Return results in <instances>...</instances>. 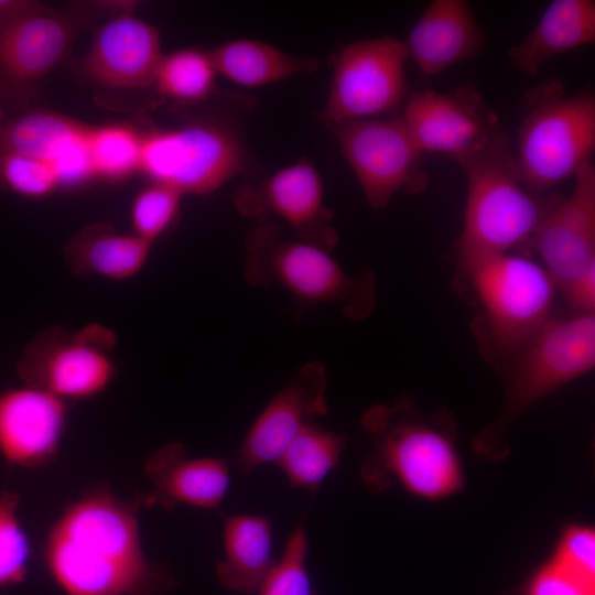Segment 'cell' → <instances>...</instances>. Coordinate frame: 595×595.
<instances>
[{"mask_svg":"<svg viewBox=\"0 0 595 595\" xmlns=\"http://www.w3.org/2000/svg\"><path fill=\"white\" fill-rule=\"evenodd\" d=\"M44 561L64 595H163L175 584L164 565L144 554L137 504L101 486L57 518Z\"/></svg>","mask_w":595,"mask_h":595,"instance_id":"obj_1","label":"cell"},{"mask_svg":"<svg viewBox=\"0 0 595 595\" xmlns=\"http://www.w3.org/2000/svg\"><path fill=\"white\" fill-rule=\"evenodd\" d=\"M457 164L466 177L463 227L456 244V284L490 257L532 247L534 232L551 207L522 183L507 136Z\"/></svg>","mask_w":595,"mask_h":595,"instance_id":"obj_2","label":"cell"},{"mask_svg":"<svg viewBox=\"0 0 595 595\" xmlns=\"http://www.w3.org/2000/svg\"><path fill=\"white\" fill-rule=\"evenodd\" d=\"M360 425L374 447L361 464L365 484L374 491L396 479L409 493L440 499L457 491L462 468L452 428L441 415H425L405 398L371 405Z\"/></svg>","mask_w":595,"mask_h":595,"instance_id":"obj_3","label":"cell"},{"mask_svg":"<svg viewBox=\"0 0 595 595\" xmlns=\"http://www.w3.org/2000/svg\"><path fill=\"white\" fill-rule=\"evenodd\" d=\"M244 277L255 288H282L301 307L335 306L350 321L367 318L376 306L371 271L348 273L329 250L288 237L272 219L256 221L246 236Z\"/></svg>","mask_w":595,"mask_h":595,"instance_id":"obj_4","label":"cell"},{"mask_svg":"<svg viewBox=\"0 0 595 595\" xmlns=\"http://www.w3.org/2000/svg\"><path fill=\"white\" fill-rule=\"evenodd\" d=\"M595 150V95L569 94L550 80L528 90L521 101L513 156L523 185L542 195L591 162Z\"/></svg>","mask_w":595,"mask_h":595,"instance_id":"obj_5","label":"cell"},{"mask_svg":"<svg viewBox=\"0 0 595 595\" xmlns=\"http://www.w3.org/2000/svg\"><path fill=\"white\" fill-rule=\"evenodd\" d=\"M594 367L595 314L552 316L515 357L501 408L475 437V450L504 456L510 429L524 411Z\"/></svg>","mask_w":595,"mask_h":595,"instance_id":"obj_6","label":"cell"},{"mask_svg":"<svg viewBox=\"0 0 595 595\" xmlns=\"http://www.w3.org/2000/svg\"><path fill=\"white\" fill-rule=\"evenodd\" d=\"M466 283L480 305L489 345L505 358H515L552 317L558 288L543 266L524 255L485 259Z\"/></svg>","mask_w":595,"mask_h":595,"instance_id":"obj_7","label":"cell"},{"mask_svg":"<svg viewBox=\"0 0 595 595\" xmlns=\"http://www.w3.org/2000/svg\"><path fill=\"white\" fill-rule=\"evenodd\" d=\"M237 133L221 125L191 122L144 134L141 171L151 183L182 195L212 193L246 167Z\"/></svg>","mask_w":595,"mask_h":595,"instance_id":"obj_8","label":"cell"},{"mask_svg":"<svg viewBox=\"0 0 595 595\" xmlns=\"http://www.w3.org/2000/svg\"><path fill=\"white\" fill-rule=\"evenodd\" d=\"M116 344L115 333L100 324L77 331L50 327L24 347L17 372L23 383L65 402L90 399L102 393L116 377Z\"/></svg>","mask_w":595,"mask_h":595,"instance_id":"obj_9","label":"cell"},{"mask_svg":"<svg viewBox=\"0 0 595 595\" xmlns=\"http://www.w3.org/2000/svg\"><path fill=\"white\" fill-rule=\"evenodd\" d=\"M408 58L404 41L390 35L338 47L331 56L332 82L320 120L329 128L399 107L408 96Z\"/></svg>","mask_w":595,"mask_h":595,"instance_id":"obj_10","label":"cell"},{"mask_svg":"<svg viewBox=\"0 0 595 595\" xmlns=\"http://www.w3.org/2000/svg\"><path fill=\"white\" fill-rule=\"evenodd\" d=\"M329 129L372 209L386 208L401 190L414 194L426 186L423 153L401 117L346 121Z\"/></svg>","mask_w":595,"mask_h":595,"instance_id":"obj_11","label":"cell"},{"mask_svg":"<svg viewBox=\"0 0 595 595\" xmlns=\"http://www.w3.org/2000/svg\"><path fill=\"white\" fill-rule=\"evenodd\" d=\"M125 9V2H94L62 11L41 4L0 25V89L9 96L23 95L65 58L91 14Z\"/></svg>","mask_w":595,"mask_h":595,"instance_id":"obj_12","label":"cell"},{"mask_svg":"<svg viewBox=\"0 0 595 595\" xmlns=\"http://www.w3.org/2000/svg\"><path fill=\"white\" fill-rule=\"evenodd\" d=\"M401 118L422 153L456 163L508 136L476 86L467 83L451 91L409 93Z\"/></svg>","mask_w":595,"mask_h":595,"instance_id":"obj_13","label":"cell"},{"mask_svg":"<svg viewBox=\"0 0 595 595\" xmlns=\"http://www.w3.org/2000/svg\"><path fill=\"white\" fill-rule=\"evenodd\" d=\"M232 203L244 217L256 221L278 217L296 238L329 251L338 242L333 212L324 199L323 180L304 156L259 183L239 186Z\"/></svg>","mask_w":595,"mask_h":595,"instance_id":"obj_14","label":"cell"},{"mask_svg":"<svg viewBox=\"0 0 595 595\" xmlns=\"http://www.w3.org/2000/svg\"><path fill=\"white\" fill-rule=\"evenodd\" d=\"M327 374L320 360L301 366L272 397L245 435L237 454L244 476L257 467L277 462L300 431L326 415Z\"/></svg>","mask_w":595,"mask_h":595,"instance_id":"obj_15","label":"cell"},{"mask_svg":"<svg viewBox=\"0 0 595 595\" xmlns=\"http://www.w3.org/2000/svg\"><path fill=\"white\" fill-rule=\"evenodd\" d=\"M567 197L556 202L539 224L532 248L558 292L595 264V167L585 164L573 177Z\"/></svg>","mask_w":595,"mask_h":595,"instance_id":"obj_16","label":"cell"},{"mask_svg":"<svg viewBox=\"0 0 595 595\" xmlns=\"http://www.w3.org/2000/svg\"><path fill=\"white\" fill-rule=\"evenodd\" d=\"M131 12L112 14L96 32L78 63L85 78L110 88H144L153 84L163 56L160 32Z\"/></svg>","mask_w":595,"mask_h":595,"instance_id":"obj_17","label":"cell"},{"mask_svg":"<svg viewBox=\"0 0 595 595\" xmlns=\"http://www.w3.org/2000/svg\"><path fill=\"white\" fill-rule=\"evenodd\" d=\"M67 402L30 385L0 394V454L12 466L37 467L57 455Z\"/></svg>","mask_w":595,"mask_h":595,"instance_id":"obj_18","label":"cell"},{"mask_svg":"<svg viewBox=\"0 0 595 595\" xmlns=\"http://www.w3.org/2000/svg\"><path fill=\"white\" fill-rule=\"evenodd\" d=\"M89 127L48 110H31L2 122L0 149L20 153L51 166L61 187L94 180L87 137Z\"/></svg>","mask_w":595,"mask_h":595,"instance_id":"obj_19","label":"cell"},{"mask_svg":"<svg viewBox=\"0 0 595 595\" xmlns=\"http://www.w3.org/2000/svg\"><path fill=\"white\" fill-rule=\"evenodd\" d=\"M486 36L465 0H433L404 41L408 57L424 76H435L474 57Z\"/></svg>","mask_w":595,"mask_h":595,"instance_id":"obj_20","label":"cell"},{"mask_svg":"<svg viewBox=\"0 0 595 595\" xmlns=\"http://www.w3.org/2000/svg\"><path fill=\"white\" fill-rule=\"evenodd\" d=\"M144 469L154 488L148 501L169 508L177 504L217 508L229 487V467L225 459L187 458L185 446L178 442L155 451Z\"/></svg>","mask_w":595,"mask_h":595,"instance_id":"obj_21","label":"cell"},{"mask_svg":"<svg viewBox=\"0 0 595 595\" xmlns=\"http://www.w3.org/2000/svg\"><path fill=\"white\" fill-rule=\"evenodd\" d=\"M595 42V1L554 0L531 32L508 51L511 64L534 77L551 58Z\"/></svg>","mask_w":595,"mask_h":595,"instance_id":"obj_22","label":"cell"},{"mask_svg":"<svg viewBox=\"0 0 595 595\" xmlns=\"http://www.w3.org/2000/svg\"><path fill=\"white\" fill-rule=\"evenodd\" d=\"M152 245L132 234L118 232L106 221L78 230L65 245L67 269L76 278L127 280L145 266Z\"/></svg>","mask_w":595,"mask_h":595,"instance_id":"obj_23","label":"cell"},{"mask_svg":"<svg viewBox=\"0 0 595 595\" xmlns=\"http://www.w3.org/2000/svg\"><path fill=\"white\" fill-rule=\"evenodd\" d=\"M223 537L225 556L217 565L218 581L231 592H257L275 564L269 518L257 515L228 517Z\"/></svg>","mask_w":595,"mask_h":595,"instance_id":"obj_24","label":"cell"},{"mask_svg":"<svg viewBox=\"0 0 595 595\" xmlns=\"http://www.w3.org/2000/svg\"><path fill=\"white\" fill-rule=\"evenodd\" d=\"M217 74L248 88L271 85L296 75L316 71V57L289 54L253 39L225 42L209 51Z\"/></svg>","mask_w":595,"mask_h":595,"instance_id":"obj_25","label":"cell"},{"mask_svg":"<svg viewBox=\"0 0 595 595\" xmlns=\"http://www.w3.org/2000/svg\"><path fill=\"white\" fill-rule=\"evenodd\" d=\"M346 436L312 422L292 440L275 462L294 488L316 491L336 467Z\"/></svg>","mask_w":595,"mask_h":595,"instance_id":"obj_26","label":"cell"},{"mask_svg":"<svg viewBox=\"0 0 595 595\" xmlns=\"http://www.w3.org/2000/svg\"><path fill=\"white\" fill-rule=\"evenodd\" d=\"M217 76L209 51L180 48L163 54L152 85L169 99L193 104L212 96Z\"/></svg>","mask_w":595,"mask_h":595,"instance_id":"obj_27","label":"cell"},{"mask_svg":"<svg viewBox=\"0 0 595 595\" xmlns=\"http://www.w3.org/2000/svg\"><path fill=\"white\" fill-rule=\"evenodd\" d=\"M144 134L128 125L89 127L87 148L94 178L122 181L141 171Z\"/></svg>","mask_w":595,"mask_h":595,"instance_id":"obj_28","label":"cell"},{"mask_svg":"<svg viewBox=\"0 0 595 595\" xmlns=\"http://www.w3.org/2000/svg\"><path fill=\"white\" fill-rule=\"evenodd\" d=\"M15 493L0 494V589L21 584L32 556L30 538L22 526Z\"/></svg>","mask_w":595,"mask_h":595,"instance_id":"obj_29","label":"cell"},{"mask_svg":"<svg viewBox=\"0 0 595 595\" xmlns=\"http://www.w3.org/2000/svg\"><path fill=\"white\" fill-rule=\"evenodd\" d=\"M182 196L176 190L159 183L142 188L130 208L133 234L153 245L174 225Z\"/></svg>","mask_w":595,"mask_h":595,"instance_id":"obj_30","label":"cell"},{"mask_svg":"<svg viewBox=\"0 0 595 595\" xmlns=\"http://www.w3.org/2000/svg\"><path fill=\"white\" fill-rule=\"evenodd\" d=\"M306 554L307 536L301 521L290 534L281 559L257 591L259 595H313Z\"/></svg>","mask_w":595,"mask_h":595,"instance_id":"obj_31","label":"cell"},{"mask_svg":"<svg viewBox=\"0 0 595 595\" xmlns=\"http://www.w3.org/2000/svg\"><path fill=\"white\" fill-rule=\"evenodd\" d=\"M54 170L33 158L0 149V188L26 198H43L60 188Z\"/></svg>","mask_w":595,"mask_h":595,"instance_id":"obj_32","label":"cell"},{"mask_svg":"<svg viewBox=\"0 0 595 595\" xmlns=\"http://www.w3.org/2000/svg\"><path fill=\"white\" fill-rule=\"evenodd\" d=\"M575 575L595 583V534L586 527H574L561 539L552 560Z\"/></svg>","mask_w":595,"mask_h":595,"instance_id":"obj_33","label":"cell"},{"mask_svg":"<svg viewBox=\"0 0 595 595\" xmlns=\"http://www.w3.org/2000/svg\"><path fill=\"white\" fill-rule=\"evenodd\" d=\"M528 595H595V583L551 561L533 576Z\"/></svg>","mask_w":595,"mask_h":595,"instance_id":"obj_34","label":"cell"},{"mask_svg":"<svg viewBox=\"0 0 595 595\" xmlns=\"http://www.w3.org/2000/svg\"><path fill=\"white\" fill-rule=\"evenodd\" d=\"M561 293L573 314H595V264L571 282Z\"/></svg>","mask_w":595,"mask_h":595,"instance_id":"obj_35","label":"cell"},{"mask_svg":"<svg viewBox=\"0 0 595 595\" xmlns=\"http://www.w3.org/2000/svg\"><path fill=\"white\" fill-rule=\"evenodd\" d=\"M41 4L31 0H0V25L35 10Z\"/></svg>","mask_w":595,"mask_h":595,"instance_id":"obj_36","label":"cell"},{"mask_svg":"<svg viewBox=\"0 0 595 595\" xmlns=\"http://www.w3.org/2000/svg\"><path fill=\"white\" fill-rule=\"evenodd\" d=\"M2 116H3V112H2V109H1V107H0V127H1V125H2Z\"/></svg>","mask_w":595,"mask_h":595,"instance_id":"obj_37","label":"cell"}]
</instances>
